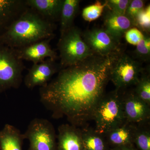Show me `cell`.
Here are the masks:
<instances>
[{
    "instance_id": "6da1fadb",
    "label": "cell",
    "mask_w": 150,
    "mask_h": 150,
    "mask_svg": "<svg viewBox=\"0 0 150 150\" xmlns=\"http://www.w3.org/2000/svg\"><path fill=\"white\" fill-rule=\"evenodd\" d=\"M116 54L106 57L94 54L62 69L54 79L40 87V102L51 111L52 117H66L71 125L85 127L105 94Z\"/></svg>"
},
{
    "instance_id": "7a4b0ae2",
    "label": "cell",
    "mask_w": 150,
    "mask_h": 150,
    "mask_svg": "<svg viewBox=\"0 0 150 150\" xmlns=\"http://www.w3.org/2000/svg\"><path fill=\"white\" fill-rule=\"evenodd\" d=\"M56 23L28 7L0 37V43L14 49L22 48L44 39L53 38Z\"/></svg>"
},
{
    "instance_id": "3957f363",
    "label": "cell",
    "mask_w": 150,
    "mask_h": 150,
    "mask_svg": "<svg viewBox=\"0 0 150 150\" xmlns=\"http://www.w3.org/2000/svg\"><path fill=\"white\" fill-rule=\"evenodd\" d=\"M92 120L95 123L96 131L104 135L127 122L119 90L116 89L105 94L94 111Z\"/></svg>"
},
{
    "instance_id": "277c9868",
    "label": "cell",
    "mask_w": 150,
    "mask_h": 150,
    "mask_svg": "<svg viewBox=\"0 0 150 150\" xmlns=\"http://www.w3.org/2000/svg\"><path fill=\"white\" fill-rule=\"evenodd\" d=\"M57 46L62 69L95 54L85 42L80 30L74 25L60 36Z\"/></svg>"
},
{
    "instance_id": "5b68a950",
    "label": "cell",
    "mask_w": 150,
    "mask_h": 150,
    "mask_svg": "<svg viewBox=\"0 0 150 150\" xmlns=\"http://www.w3.org/2000/svg\"><path fill=\"white\" fill-rule=\"evenodd\" d=\"M25 68L15 49L0 43V92L18 88Z\"/></svg>"
},
{
    "instance_id": "8992f818",
    "label": "cell",
    "mask_w": 150,
    "mask_h": 150,
    "mask_svg": "<svg viewBox=\"0 0 150 150\" xmlns=\"http://www.w3.org/2000/svg\"><path fill=\"white\" fill-rule=\"evenodd\" d=\"M143 71L141 63L127 54L119 52L112 61L110 69V80L116 89L120 90L136 85Z\"/></svg>"
},
{
    "instance_id": "52a82bcc",
    "label": "cell",
    "mask_w": 150,
    "mask_h": 150,
    "mask_svg": "<svg viewBox=\"0 0 150 150\" xmlns=\"http://www.w3.org/2000/svg\"><path fill=\"white\" fill-rule=\"evenodd\" d=\"M23 134L29 142L28 150H58L55 128L47 119L34 118Z\"/></svg>"
},
{
    "instance_id": "ba28073f",
    "label": "cell",
    "mask_w": 150,
    "mask_h": 150,
    "mask_svg": "<svg viewBox=\"0 0 150 150\" xmlns=\"http://www.w3.org/2000/svg\"><path fill=\"white\" fill-rule=\"evenodd\" d=\"M82 36L85 42L94 54L106 57L120 52V42L104 28H96L87 30Z\"/></svg>"
},
{
    "instance_id": "9c48e42d",
    "label": "cell",
    "mask_w": 150,
    "mask_h": 150,
    "mask_svg": "<svg viewBox=\"0 0 150 150\" xmlns=\"http://www.w3.org/2000/svg\"><path fill=\"white\" fill-rule=\"evenodd\" d=\"M122 106L127 122L137 125L149 124L150 106L140 99L134 91L121 94Z\"/></svg>"
},
{
    "instance_id": "30bf717a",
    "label": "cell",
    "mask_w": 150,
    "mask_h": 150,
    "mask_svg": "<svg viewBox=\"0 0 150 150\" xmlns=\"http://www.w3.org/2000/svg\"><path fill=\"white\" fill-rule=\"evenodd\" d=\"M62 69L60 64L56 63L55 60L47 59L43 62L33 65L24 78V83L30 89L36 86L43 87Z\"/></svg>"
},
{
    "instance_id": "8fae6325",
    "label": "cell",
    "mask_w": 150,
    "mask_h": 150,
    "mask_svg": "<svg viewBox=\"0 0 150 150\" xmlns=\"http://www.w3.org/2000/svg\"><path fill=\"white\" fill-rule=\"evenodd\" d=\"M52 38L44 39L22 48L15 49L18 56L23 61L32 62L33 64L43 62L46 59L56 60L57 53L50 44Z\"/></svg>"
},
{
    "instance_id": "7c38bea8",
    "label": "cell",
    "mask_w": 150,
    "mask_h": 150,
    "mask_svg": "<svg viewBox=\"0 0 150 150\" xmlns=\"http://www.w3.org/2000/svg\"><path fill=\"white\" fill-rule=\"evenodd\" d=\"M28 7L25 0H0V37Z\"/></svg>"
},
{
    "instance_id": "4fadbf2b",
    "label": "cell",
    "mask_w": 150,
    "mask_h": 150,
    "mask_svg": "<svg viewBox=\"0 0 150 150\" xmlns=\"http://www.w3.org/2000/svg\"><path fill=\"white\" fill-rule=\"evenodd\" d=\"M58 150H85L81 131L79 127L63 124L58 128Z\"/></svg>"
},
{
    "instance_id": "5bb4252c",
    "label": "cell",
    "mask_w": 150,
    "mask_h": 150,
    "mask_svg": "<svg viewBox=\"0 0 150 150\" xmlns=\"http://www.w3.org/2000/svg\"><path fill=\"white\" fill-rule=\"evenodd\" d=\"M137 125L126 122L104 135L110 149L134 144Z\"/></svg>"
},
{
    "instance_id": "9a60e30c",
    "label": "cell",
    "mask_w": 150,
    "mask_h": 150,
    "mask_svg": "<svg viewBox=\"0 0 150 150\" xmlns=\"http://www.w3.org/2000/svg\"><path fill=\"white\" fill-rule=\"evenodd\" d=\"M104 24V29L119 42L126 31L134 27L125 15L110 10L105 16Z\"/></svg>"
},
{
    "instance_id": "2e32d148",
    "label": "cell",
    "mask_w": 150,
    "mask_h": 150,
    "mask_svg": "<svg viewBox=\"0 0 150 150\" xmlns=\"http://www.w3.org/2000/svg\"><path fill=\"white\" fill-rule=\"evenodd\" d=\"M28 7L55 23L60 21L64 0H25Z\"/></svg>"
},
{
    "instance_id": "e0dca14e",
    "label": "cell",
    "mask_w": 150,
    "mask_h": 150,
    "mask_svg": "<svg viewBox=\"0 0 150 150\" xmlns=\"http://www.w3.org/2000/svg\"><path fill=\"white\" fill-rule=\"evenodd\" d=\"M23 134L10 124H6L0 131V150H23Z\"/></svg>"
},
{
    "instance_id": "ac0fdd59",
    "label": "cell",
    "mask_w": 150,
    "mask_h": 150,
    "mask_svg": "<svg viewBox=\"0 0 150 150\" xmlns=\"http://www.w3.org/2000/svg\"><path fill=\"white\" fill-rule=\"evenodd\" d=\"M80 2L79 0H64L59 21L61 35L74 26Z\"/></svg>"
},
{
    "instance_id": "d6986e66",
    "label": "cell",
    "mask_w": 150,
    "mask_h": 150,
    "mask_svg": "<svg viewBox=\"0 0 150 150\" xmlns=\"http://www.w3.org/2000/svg\"><path fill=\"white\" fill-rule=\"evenodd\" d=\"M81 131L85 150H110L104 135L89 127H84Z\"/></svg>"
},
{
    "instance_id": "ffe728a7",
    "label": "cell",
    "mask_w": 150,
    "mask_h": 150,
    "mask_svg": "<svg viewBox=\"0 0 150 150\" xmlns=\"http://www.w3.org/2000/svg\"><path fill=\"white\" fill-rule=\"evenodd\" d=\"M137 125L134 144L138 150H150V131L147 125Z\"/></svg>"
},
{
    "instance_id": "44dd1931",
    "label": "cell",
    "mask_w": 150,
    "mask_h": 150,
    "mask_svg": "<svg viewBox=\"0 0 150 150\" xmlns=\"http://www.w3.org/2000/svg\"><path fill=\"white\" fill-rule=\"evenodd\" d=\"M134 93L140 99L150 106V77L149 73H143L136 85Z\"/></svg>"
},
{
    "instance_id": "7402d4cb",
    "label": "cell",
    "mask_w": 150,
    "mask_h": 150,
    "mask_svg": "<svg viewBox=\"0 0 150 150\" xmlns=\"http://www.w3.org/2000/svg\"><path fill=\"white\" fill-rule=\"evenodd\" d=\"M107 7L106 1L103 4L99 1L88 6L83 10V18L87 21L91 22L99 18L102 15L105 8Z\"/></svg>"
},
{
    "instance_id": "603a6c76",
    "label": "cell",
    "mask_w": 150,
    "mask_h": 150,
    "mask_svg": "<svg viewBox=\"0 0 150 150\" xmlns=\"http://www.w3.org/2000/svg\"><path fill=\"white\" fill-rule=\"evenodd\" d=\"M144 8V1L142 0H132L129 3L125 13V16L136 27V21L138 15Z\"/></svg>"
},
{
    "instance_id": "cb8c5ba5",
    "label": "cell",
    "mask_w": 150,
    "mask_h": 150,
    "mask_svg": "<svg viewBox=\"0 0 150 150\" xmlns=\"http://www.w3.org/2000/svg\"><path fill=\"white\" fill-rule=\"evenodd\" d=\"M136 46L135 53L137 57L142 61H148L150 56V38L149 34H144V38Z\"/></svg>"
},
{
    "instance_id": "d4e9b609",
    "label": "cell",
    "mask_w": 150,
    "mask_h": 150,
    "mask_svg": "<svg viewBox=\"0 0 150 150\" xmlns=\"http://www.w3.org/2000/svg\"><path fill=\"white\" fill-rule=\"evenodd\" d=\"M136 27L149 34L150 30V6H147L137 16Z\"/></svg>"
},
{
    "instance_id": "484cf974",
    "label": "cell",
    "mask_w": 150,
    "mask_h": 150,
    "mask_svg": "<svg viewBox=\"0 0 150 150\" xmlns=\"http://www.w3.org/2000/svg\"><path fill=\"white\" fill-rule=\"evenodd\" d=\"M107 7L109 10L116 13L125 15L126 9L131 0H108Z\"/></svg>"
},
{
    "instance_id": "4316f807",
    "label": "cell",
    "mask_w": 150,
    "mask_h": 150,
    "mask_svg": "<svg viewBox=\"0 0 150 150\" xmlns=\"http://www.w3.org/2000/svg\"><path fill=\"white\" fill-rule=\"evenodd\" d=\"M124 35L127 42L134 46H137L144 37V33L137 27L131 28Z\"/></svg>"
},
{
    "instance_id": "83f0119b",
    "label": "cell",
    "mask_w": 150,
    "mask_h": 150,
    "mask_svg": "<svg viewBox=\"0 0 150 150\" xmlns=\"http://www.w3.org/2000/svg\"><path fill=\"white\" fill-rule=\"evenodd\" d=\"M109 150H138L134 145L110 148Z\"/></svg>"
}]
</instances>
